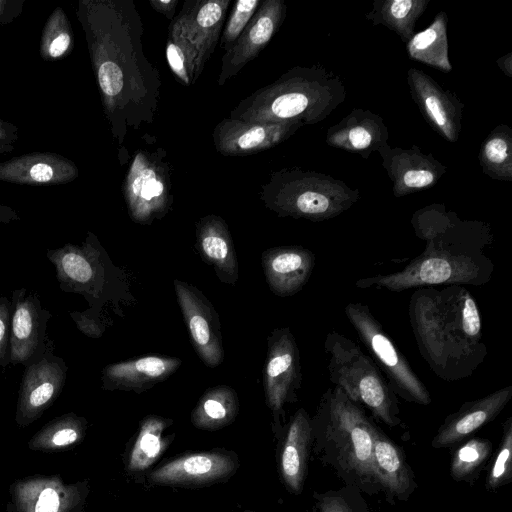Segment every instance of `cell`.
Listing matches in <instances>:
<instances>
[{
  "mask_svg": "<svg viewBox=\"0 0 512 512\" xmlns=\"http://www.w3.org/2000/svg\"><path fill=\"white\" fill-rule=\"evenodd\" d=\"M83 29L104 115L123 146L129 130L153 122L161 80L143 51V23L132 0H79Z\"/></svg>",
  "mask_w": 512,
  "mask_h": 512,
  "instance_id": "cell-1",
  "label": "cell"
},
{
  "mask_svg": "<svg viewBox=\"0 0 512 512\" xmlns=\"http://www.w3.org/2000/svg\"><path fill=\"white\" fill-rule=\"evenodd\" d=\"M408 315L421 357L442 380L471 376L487 357L481 313L464 286L417 288Z\"/></svg>",
  "mask_w": 512,
  "mask_h": 512,
  "instance_id": "cell-2",
  "label": "cell"
},
{
  "mask_svg": "<svg viewBox=\"0 0 512 512\" xmlns=\"http://www.w3.org/2000/svg\"><path fill=\"white\" fill-rule=\"evenodd\" d=\"M418 235L426 247L402 270L360 278L355 286L401 292L433 285L481 286L490 281L494 264L485 253L491 241L488 233L423 226Z\"/></svg>",
  "mask_w": 512,
  "mask_h": 512,
  "instance_id": "cell-3",
  "label": "cell"
},
{
  "mask_svg": "<svg viewBox=\"0 0 512 512\" xmlns=\"http://www.w3.org/2000/svg\"><path fill=\"white\" fill-rule=\"evenodd\" d=\"M324 352L329 380L335 387L385 424L400 423L396 394L369 355L337 331L327 333Z\"/></svg>",
  "mask_w": 512,
  "mask_h": 512,
  "instance_id": "cell-4",
  "label": "cell"
},
{
  "mask_svg": "<svg viewBox=\"0 0 512 512\" xmlns=\"http://www.w3.org/2000/svg\"><path fill=\"white\" fill-rule=\"evenodd\" d=\"M46 256L55 268L59 288L82 295L90 305L85 311L70 312L76 327L86 336L100 337L104 324L99 319V307L110 277L108 259L97 237L89 231L81 244L48 249Z\"/></svg>",
  "mask_w": 512,
  "mask_h": 512,
  "instance_id": "cell-5",
  "label": "cell"
},
{
  "mask_svg": "<svg viewBox=\"0 0 512 512\" xmlns=\"http://www.w3.org/2000/svg\"><path fill=\"white\" fill-rule=\"evenodd\" d=\"M315 423L336 444L347 469L375 478L372 451L376 427L358 404L338 387L329 388L321 397Z\"/></svg>",
  "mask_w": 512,
  "mask_h": 512,
  "instance_id": "cell-6",
  "label": "cell"
},
{
  "mask_svg": "<svg viewBox=\"0 0 512 512\" xmlns=\"http://www.w3.org/2000/svg\"><path fill=\"white\" fill-rule=\"evenodd\" d=\"M344 312L371 359L385 375L396 395L421 405L431 403L427 387L396 348L379 321L363 303H348Z\"/></svg>",
  "mask_w": 512,
  "mask_h": 512,
  "instance_id": "cell-7",
  "label": "cell"
},
{
  "mask_svg": "<svg viewBox=\"0 0 512 512\" xmlns=\"http://www.w3.org/2000/svg\"><path fill=\"white\" fill-rule=\"evenodd\" d=\"M122 193L134 222L151 224L163 218L173 204L171 167L165 150H138L123 180Z\"/></svg>",
  "mask_w": 512,
  "mask_h": 512,
  "instance_id": "cell-8",
  "label": "cell"
},
{
  "mask_svg": "<svg viewBox=\"0 0 512 512\" xmlns=\"http://www.w3.org/2000/svg\"><path fill=\"white\" fill-rule=\"evenodd\" d=\"M54 351V341L48 337L41 356L24 367L15 413V422L20 427L40 418L64 389L68 366Z\"/></svg>",
  "mask_w": 512,
  "mask_h": 512,
  "instance_id": "cell-9",
  "label": "cell"
},
{
  "mask_svg": "<svg viewBox=\"0 0 512 512\" xmlns=\"http://www.w3.org/2000/svg\"><path fill=\"white\" fill-rule=\"evenodd\" d=\"M301 382L300 354L294 335L288 327L273 330L268 337L263 385L276 427L280 426L284 406L297 400Z\"/></svg>",
  "mask_w": 512,
  "mask_h": 512,
  "instance_id": "cell-10",
  "label": "cell"
},
{
  "mask_svg": "<svg viewBox=\"0 0 512 512\" xmlns=\"http://www.w3.org/2000/svg\"><path fill=\"white\" fill-rule=\"evenodd\" d=\"M238 467V456L232 451L186 453L153 469L147 474V481L160 486H206L230 478Z\"/></svg>",
  "mask_w": 512,
  "mask_h": 512,
  "instance_id": "cell-11",
  "label": "cell"
},
{
  "mask_svg": "<svg viewBox=\"0 0 512 512\" xmlns=\"http://www.w3.org/2000/svg\"><path fill=\"white\" fill-rule=\"evenodd\" d=\"M10 364L29 365L43 353L51 312L42 306L36 291L19 288L12 292Z\"/></svg>",
  "mask_w": 512,
  "mask_h": 512,
  "instance_id": "cell-12",
  "label": "cell"
},
{
  "mask_svg": "<svg viewBox=\"0 0 512 512\" xmlns=\"http://www.w3.org/2000/svg\"><path fill=\"white\" fill-rule=\"evenodd\" d=\"M173 283L196 353L206 366L217 367L224 358L218 313L199 289L180 280Z\"/></svg>",
  "mask_w": 512,
  "mask_h": 512,
  "instance_id": "cell-13",
  "label": "cell"
},
{
  "mask_svg": "<svg viewBox=\"0 0 512 512\" xmlns=\"http://www.w3.org/2000/svg\"><path fill=\"white\" fill-rule=\"evenodd\" d=\"M87 481L65 483L58 476H33L15 481L11 498L15 512H82Z\"/></svg>",
  "mask_w": 512,
  "mask_h": 512,
  "instance_id": "cell-14",
  "label": "cell"
},
{
  "mask_svg": "<svg viewBox=\"0 0 512 512\" xmlns=\"http://www.w3.org/2000/svg\"><path fill=\"white\" fill-rule=\"evenodd\" d=\"M283 13L284 6L279 0L262 1L241 35L225 50L221 59L219 86H223L258 56L276 33Z\"/></svg>",
  "mask_w": 512,
  "mask_h": 512,
  "instance_id": "cell-15",
  "label": "cell"
},
{
  "mask_svg": "<svg viewBox=\"0 0 512 512\" xmlns=\"http://www.w3.org/2000/svg\"><path fill=\"white\" fill-rule=\"evenodd\" d=\"M231 0H186L174 25L196 48L198 75L218 43Z\"/></svg>",
  "mask_w": 512,
  "mask_h": 512,
  "instance_id": "cell-16",
  "label": "cell"
},
{
  "mask_svg": "<svg viewBox=\"0 0 512 512\" xmlns=\"http://www.w3.org/2000/svg\"><path fill=\"white\" fill-rule=\"evenodd\" d=\"M289 131L288 122L262 123L228 117L215 126L212 139L221 155L247 156L279 144Z\"/></svg>",
  "mask_w": 512,
  "mask_h": 512,
  "instance_id": "cell-17",
  "label": "cell"
},
{
  "mask_svg": "<svg viewBox=\"0 0 512 512\" xmlns=\"http://www.w3.org/2000/svg\"><path fill=\"white\" fill-rule=\"evenodd\" d=\"M78 176L74 161L54 152H30L0 162V181L12 184L52 186Z\"/></svg>",
  "mask_w": 512,
  "mask_h": 512,
  "instance_id": "cell-18",
  "label": "cell"
},
{
  "mask_svg": "<svg viewBox=\"0 0 512 512\" xmlns=\"http://www.w3.org/2000/svg\"><path fill=\"white\" fill-rule=\"evenodd\" d=\"M261 259L267 284L280 297L302 290L315 267L314 253L301 246L270 248L263 252Z\"/></svg>",
  "mask_w": 512,
  "mask_h": 512,
  "instance_id": "cell-19",
  "label": "cell"
},
{
  "mask_svg": "<svg viewBox=\"0 0 512 512\" xmlns=\"http://www.w3.org/2000/svg\"><path fill=\"white\" fill-rule=\"evenodd\" d=\"M180 365L177 357L156 355L109 364L101 372L102 388L141 393L165 381Z\"/></svg>",
  "mask_w": 512,
  "mask_h": 512,
  "instance_id": "cell-20",
  "label": "cell"
},
{
  "mask_svg": "<svg viewBox=\"0 0 512 512\" xmlns=\"http://www.w3.org/2000/svg\"><path fill=\"white\" fill-rule=\"evenodd\" d=\"M512 398V385L465 402L445 419L432 441L435 448L451 446L496 418Z\"/></svg>",
  "mask_w": 512,
  "mask_h": 512,
  "instance_id": "cell-21",
  "label": "cell"
},
{
  "mask_svg": "<svg viewBox=\"0 0 512 512\" xmlns=\"http://www.w3.org/2000/svg\"><path fill=\"white\" fill-rule=\"evenodd\" d=\"M196 248L225 284L238 280V261L230 231L217 215H207L196 223Z\"/></svg>",
  "mask_w": 512,
  "mask_h": 512,
  "instance_id": "cell-22",
  "label": "cell"
},
{
  "mask_svg": "<svg viewBox=\"0 0 512 512\" xmlns=\"http://www.w3.org/2000/svg\"><path fill=\"white\" fill-rule=\"evenodd\" d=\"M311 433L312 421L307 412L300 408L291 419L279 455L282 480L295 494L300 493L303 488Z\"/></svg>",
  "mask_w": 512,
  "mask_h": 512,
  "instance_id": "cell-23",
  "label": "cell"
},
{
  "mask_svg": "<svg viewBox=\"0 0 512 512\" xmlns=\"http://www.w3.org/2000/svg\"><path fill=\"white\" fill-rule=\"evenodd\" d=\"M173 421L157 415L142 419L138 432L125 456V468L130 474L148 470L164 454L174 436L164 437V431Z\"/></svg>",
  "mask_w": 512,
  "mask_h": 512,
  "instance_id": "cell-24",
  "label": "cell"
},
{
  "mask_svg": "<svg viewBox=\"0 0 512 512\" xmlns=\"http://www.w3.org/2000/svg\"><path fill=\"white\" fill-rule=\"evenodd\" d=\"M374 477L391 494L401 497L408 493L411 478L401 450L376 428L373 440Z\"/></svg>",
  "mask_w": 512,
  "mask_h": 512,
  "instance_id": "cell-25",
  "label": "cell"
},
{
  "mask_svg": "<svg viewBox=\"0 0 512 512\" xmlns=\"http://www.w3.org/2000/svg\"><path fill=\"white\" fill-rule=\"evenodd\" d=\"M239 411L235 390L226 385L208 389L191 413L192 424L203 430H218L231 424Z\"/></svg>",
  "mask_w": 512,
  "mask_h": 512,
  "instance_id": "cell-26",
  "label": "cell"
},
{
  "mask_svg": "<svg viewBox=\"0 0 512 512\" xmlns=\"http://www.w3.org/2000/svg\"><path fill=\"white\" fill-rule=\"evenodd\" d=\"M87 420L73 412L46 423L28 442L31 450L59 451L80 443L86 435Z\"/></svg>",
  "mask_w": 512,
  "mask_h": 512,
  "instance_id": "cell-27",
  "label": "cell"
},
{
  "mask_svg": "<svg viewBox=\"0 0 512 512\" xmlns=\"http://www.w3.org/2000/svg\"><path fill=\"white\" fill-rule=\"evenodd\" d=\"M73 49L74 33L70 20L61 7H55L42 30L40 56L47 62H55L68 57Z\"/></svg>",
  "mask_w": 512,
  "mask_h": 512,
  "instance_id": "cell-28",
  "label": "cell"
},
{
  "mask_svg": "<svg viewBox=\"0 0 512 512\" xmlns=\"http://www.w3.org/2000/svg\"><path fill=\"white\" fill-rule=\"evenodd\" d=\"M167 63L184 86L189 87L197 81L198 53L195 46L170 23L165 47Z\"/></svg>",
  "mask_w": 512,
  "mask_h": 512,
  "instance_id": "cell-29",
  "label": "cell"
},
{
  "mask_svg": "<svg viewBox=\"0 0 512 512\" xmlns=\"http://www.w3.org/2000/svg\"><path fill=\"white\" fill-rule=\"evenodd\" d=\"M491 451V443L485 439H471L454 454L451 462V475L455 480L468 479L486 461Z\"/></svg>",
  "mask_w": 512,
  "mask_h": 512,
  "instance_id": "cell-30",
  "label": "cell"
},
{
  "mask_svg": "<svg viewBox=\"0 0 512 512\" xmlns=\"http://www.w3.org/2000/svg\"><path fill=\"white\" fill-rule=\"evenodd\" d=\"M261 3L262 1L259 0H238L235 2L220 38L221 45L225 50L241 35Z\"/></svg>",
  "mask_w": 512,
  "mask_h": 512,
  "instance_id": "cell-31",
  "label": "cell"
},
{
  "mask_svg": "<svg viewBox=\"0 0 512 512\" xmlns=\"http://www.w3.org/2000/svg\"><path fill=\"white\" fill-rule=\"evenodd\" d=\"M512 470V419L508 418L500 444L490 473L487 477V488L496 489L511 477Z\"/></svg>",
  "mask_w": 512,
  "mask_h": 512,
  "instance_id": "cell-32",
  "label": "cell"
},
{
  "mask_svg": "<svg viewBox=\"0 0 512 512\" xmlns=\"http://www.w3.org/2000/svg\"><path fill=\"white\" fill-rule=\"evenodd\" d=\"M11 299L0 295V367L10 364Z\"/></svg>",
  "mask_w": 512,
  "mask_h": 512,
  "instance_id": "cell-33",
  "label": "cell"
},
{
  "mask_svg": "<svg viewBox=\"0 0 512 512\" xmlns=\"http://www.w3.org/2000/svg\"><path fill=\"white\" fill-rule=\"evenodd\" d=\"M26 0H0V26L13 22L23 12Z\"/></svg>",
  "mask_w": 512,
  "mask_h": 512,
  "instance_id": "cell-34",
  "label": "cell"
},
{
  "mask_svg": "<svg viewBox=\"0 0 512 512\" xmlns=\"http://www.w3.org/2000/svg\"><path fill=\"white\" fill-rule=\"evenodd\" d=\"M487 158L493 163H502L507 157V145L501 138L491 139L485 147Z\"/></svg>",
  "mask_w": 512,
  "mask_h": 512,
  "instance_id": "cell-35",
  "label": "cell"
},
{
  "mask_svg": "<svg viewBox=\"0 0 512 512\" xmlns=\"http://www.w3.org/2000/svg\"><path fill=\"white\" fill-rule=\"evenodd\" d=\"M432 181L433 174L427 170H410L404 175V183L408 187H424Z\"/></svg>",
  "mask_w": 512,
  "mask_h": 512,
  "instance_id": "cell-36",
  "label": "cell"
},
{
  "mask_svg": "<svg viewBox=\"0 0 512 512\" xmlns=\"http://www.w3.org/2000/svg\"><path fill=\"white\" fill-rule=\"evenodd\" d=\"M436 37V30L432 27L428 28L414 37L411 46L414 50H425L434 43Z\"/></svg>",
  "mask_w": 512,
  "mask_h": 512,
  "instance_id": "cell-37",
  "label": "cell"
},
{
  "mask_svg": "<svg viewBox=\"0 0 512 512\" xmlns=\"http://www.w3.org/2000/svg\"><path fill=\"white\" fill-rule=\"evenodd\" d=\"M148 2L153 10L163 14L171 21L174 19L178 0H149Z\"/></svg>",
  "mask_w": 512,
  "mask_h": 512,
  "instance_id": "cell-38",
  "label": "cell"
},
{
  "mask_svg": "<svg viewBox=\"0 0 512 512\" xmlns=\"http://www.w3.org/2000/svg\"><path fill=\"white\" fill-rule=\"evenodd\" d=\"M425 105L436 123L441 127L445 126L446 116L443 109L441 108L439 100L434 96H429L425 100Z\"/></svg>",
  "mask_w": 512,
  "mask_h": 512,
  "instance_id": "cell-39",
  "label": "cell"
},
{
  "mask_svg": "<svg viewBox=\"0 0 512 512\" xmlns=\"http://www.w3.org/2000/svg\"><path fill=\"white\" fill-rule=\"evenodd\" d=\"M18 140V127L0 119V143L14 144Z\"/></svg>",
  "mask_w": 512,
  "mask_h": 512,
  "instance_id": "cell-40",
  "label": "cell"
},
{
  "mask_svg": "<svg viewBox=\"0 0 512 512\" xmlns=\"http://www.w3.org/2000/svg\"><path fill=\"white\" fill-rule=\"evenodd\" d=\"M349 139L355 148L363 149L369 146L372 138L366 129L356 127L350 131Z\"/></svg>",
  "mask_w": 512,
  "mask_h": 512,
  "instance_id": "cell-41",
  "label": "cell"
},
{
  "mask_svg": "<svg viewBox=\"0 0 512 512\" xmlns=\"http://www.w3.org/2000/svg\"><path fill=\"white\" fill-rule=\"evenodd\" d=\"M411 6L410 0H397L392 2L390 12L395 18L401 19L409 13Z\"/></svg>",
  "mask_w": 512,
  "mask_h": 512,
  "instance_id": "cell-42",
  "label": "cell"
},
{
  "mask_svg": "<svg viewBox=\"0 0 512 512\" xmlns=\"http://www.w3.org/2000/svg\"><path fill=\"white\" fill-rule=\"evenodd\" d=\"M20 220V216L12 207L0 203V224H9Z\"/></svg>",
  "mask_w": 512,
  "mask_h": 512,
  "instance_id": "cell-43",
  "label": "cell"
},
{
  "mask_svg": "<svg viewBox=\"0 0 512 512\" xmlns=\"http://www.w3.org/2000/svg\"><path fill=\"white\" fill-rule=\"evenodd\" d=\"M14 150V145L0 143V154L10 153Z\"/></svg>",
  "mask_w": 512,
  "mask_h": 512,
  "instance_id": "cell-44",
  "label": "cell"
},
{
  "mask_svg": "<svg viewBox=\"0 0 512 512\" xmlns=\"http://www.w3.org/2000/svg\"><path fill=\"white\" fill-rule=\"evenodd\" d=\"M244 512H252V511H248V510H246V511H244Z\"/></svg>",
  "mask_w": 512,
  "mask_h": 512,
  "instance_id": "cell-45",
  "label": "cell"
}]
</instances>
